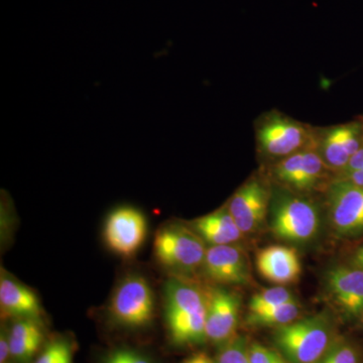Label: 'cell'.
Returning a JSON list of instances; mask_svg holds the SVG:
<instances>
[{
  "label": "cell",
  "mask_w": 363,
  "mask_h": 363,
  "mask_svg": "<svg viewBox=\"0 0 363 363\" xmlns=\"http://www.w3.org/2000/svg\"><path fill=\"white\" fill-rule=\"evenodd\" d=\"M192 229L210 245H233L243 235L227 205L196 219Z\"/></svg>",
  "instance_id": "e0dca14e"
},
{
  "label": "cell",
  "mask_w": 363,
  "mask_h": 363,
  "mask_svg": "<svg viewBox=\"0 0 363 363\" xmlns=\"http://www.w3.org/2000/svg\"><path fill=\"white\" fill-rule=\"evenodd\" d=\"M293 300H295L293 294L285 286H278L267 289L252 296L250 302V314L267 311Z\"/></svg>",
  "instance_id": "ffe728a7"
},
{
  "label": "cell",
  "mask_w": 363,
  "mask_h": 363,
  "mask_svg": "<svg viewBox=\"0 0 363 363\" xmlns=\"http://www.w3.org/2000/svg\"><path fill=\"white\" fill-rule=\"evenodd\" d=\"M11 357L18 362H28L42 347L44 328L39 320L18 319L9 332Z\"/></svg>",
  "instance_id": "ac0fdd59"
},
{
  "label": "cell",
  "mask_w": 363,
  "mask_h": 363,
  "mask_svg": "<svg viewBox=\"0 0 363 363\" xmlns=\"http://www.w3.org/2000/svg\"><path fill=\"white\" fill-rule=\"evenodd\" d=\"M206 294V338L213 343H226L235 334L240 298L220 286L210 288Z\"/></svg>",
  "instance_id": "7c38bea8"
},
{
  "label": "cell",
  "mask_w": 363,
  "mask_h": 363,
  "mask_svg": "<svg viewBox=\"0 0 363 363\" xmlns=\"http://www.w3.org/2000/svg\"><path fill=\"white\" fill-rule=\"evenodd\" d=\"M362 123H363V121H362Z\"/></svg>",
  "instance_id": "1f68e13d"
},
{
  "label": "cell",
  "mask_w": 363,
  "mask_h": 363,
  "mask_svg": "<svg viewBox=\"0 0 363 363\" xmlns=\"http://www.w3.org/2000/svg\"><path fill=\"white\" fill-rule=\"evenodd\" d=\"M257 266L264 279L279 286L296 283L302 274L297 252L284 245H271L259 250Z\"/></svg>",
  "instance_id": "2e32d148"
},
{
  "label": "cell",
  "mask_w": 363,
  "mask_h": 363,
  "mask_svg": "<svg viewBox=\"0 0 363 363\" xmlns=\"http://www.w3.org/2000/svg\"><path fill=\"white\" fill-rule=\"evenodd\" d=\"M4 363H7V362H4Z\"/></svg>",
  "instance_id": "4dcf8cb0"
},
{
  "label": "cell",
  "mask_w": 363,
  "mask_h": 363,
  "mask_svg": "<svg viewBox=\"0 0 363 363\" xmlns=\"http://www.w3.org/2000/svg\"><path fill=\"white\" fill-rule=\"evenodd\" d=\"M300 305L298 301L293 300L267 311L248 314L247 323L250 326L278 327L292 323L300 314Z\"/></svg>",
  "instance_id": "d6986e66"
},
{
  "label": "cell",
  "mask_w": 363,
  "mask_h": 363,
  "mask_svg": "<svg viewBox=\"0 0 363 363\" xmlns=\"http://www.w3.org/2000/svg\"><path fill=\"white\" fill-rule=\"evenodd\" d=\"M351 266L363 269V245L357 248V252L353 253L351 257Z\"/></svg>",
  "instance_id": "f1b7e54d"
},
{
  "label": "cell",
  "mask_w": 363,
  "mask_h": 363,
  "mask_svg": "<svg viewBox=\"0 0 363 363\" xmlns=\"http://www.w3.org/2000/svg\"><path fill=\"white\" fill-rule=\"evenodd\" d=\"M0 309L2 317L42 319L44 311L37 294L25 284L9 276L4 269L0 279Z\"/></svg>",
  "instance_id": "9a60e30c"
},
{
  "label": "cell",
  "mask_w": 363,
  "mask_h": 363,
  "mask_svg": "<svg viewBox=\"0 0 363 363\" xmlns=\"http://www.w3.org/2000/svg\"><path fill=\"white\" fill-rule=\"evenodd\" d=\"M248 347L247 338L234 336L226 343L222 344L217 354L216 363H252Z\"/></svg>",
  "instance_id": "7402d4cb"
},
{
  "label": "cell",
  "mask_w": 363,
  "mask_h": 363,
  "mask_svg": "<svg viewBox=\"0 0 363 363\" xmlns=\"http://www.w3.org/2000/svg\"><path fill=\"white\" fill-rule=\"evenodd\" d=\"M327 201L332 228L338 235H363V187L337 178L329 186Z\"/></svg>",
  "instance_id": "ba28073f"
},
{
  "label": "cell",
  "mask_w": 363,
  "mask_h": 363,
  "mask_svg": "<svg viewBox=\"0 0 363 363\" xmlns=\"http://www.w3.org/2000/svg\"><path fill=\"white\" fill-rule=\"evenodd\" d=\"M104 363H152L147 355L133 348H117L111 351Z\"/></svg>",
  "instance_id": "d4e9b609"
},
{
  "label": "cell",
  "mask_w": 363,
  "mask_h": 363,
  "mask_svg": "<svg viewBox=\"0 0 363 363\" xmlns=\"http://www.w3.org/2000/svg\"><path fill=\"white\" fill-rule=\"evenodd\" d=\"M201 269L208 279L219 285H247L252 279L247 255L233 245H210Z\"/></svg>",
  "instance_id": "8fae6325"
},
{
  "label": "cell",
  "mask_w": 363,
  "mask_h": 363,
  "mask_svg": "<svg viewBox=\"0 0 363 363\" xmlns=\"http://www.w3.org/2000/svg\"><path fill=\"white\" fill-rule=\"evenodd\" d=\"M9 357H11V348H9V333L2 330L0 336V362H6Z\"/></svg>",
  "instance_id": "4316f807"
},
{
  "label": "cell",
  "mask_w": 363,
  "mask_h": 363,
  "mask_svg": "<svg viewBox=\"0 0 363 363\" xmlns=\"http://www.w3.org/2000/svg\"><path fill=\"white\" fill-rule=\"evenodd\" d=\"M107 310L117 326L133 330L150 326L156 311V300L150 281L140 274L125 277L112 294Z\"/></svg>",
  "instance_id": "277c9868"
},
{
  "label": "cell",
  "mask_w": 363,
  "mask_h": 363,
  "mask_svg": "<svg viewBox=\"0 0 363 363\" xmlns=\"http://www.w3.org/2000/svg\"><path fill=\"white\" fill-rule=\"evenodd\" d=\"M147 235V217L138 208L117 207L105 220V243L112 252L123 259H133L145 245Z\"/></svg>",
  "instance_id": "52a82bcc"
},
{
  "label": "cell",
  "mask_w": 363,
  "mask_h": 363,
  "mask_svg": "<svg viewBox=\"0 0 363 363\" xmlns=\"http://www.w3.org/2000/svg\"><path fill=\"white\" fill-rule=\"evenodd\" d=\"M329 298L350 319L363 317V269L332 267L325 276Z\"/></svg>",
  "instance_id": "5bb4252c"
},
{
  "label": "cell",
  "mask_w": 363,
  "mask_h": 363,
  "mask_svg": "<svg viewBox=\"0 0 363 363\" xmlns=\"http://www.w3.org/2000/svg\"><path fill=\"white\" fill-rule=\"evenodd\" d=\"M248 353L252 363H292L277 351L269 350L259 343L250 344Z\"/></svg>",
  "instance_id": "cb8c5ba5"
},
{
  "label": "cell",
  "mask_w": 363,
  "mask_h": 363,
  "mask_svg": "<svg viewBox=\"0 0 363 363\" xmlns=\"http://www.w3.org/2000/svg\"><path fill=\"white\" fill-rule=\"evenodd\" d=\"M257 140L262 154L281 160L316 147V130L281 112H269L257 124Z\"/></svg>",
  "instance_id": "5b68a950"
},
{
  "label": "cell",
  "mask_w": 363,
  "mask_h": 363,
  "mask_svg": "<svg viewBox=\"0 0 363 363\" xmlns=\"http://www.w3.org/2000/svg\"><path fill=\"white\" fill-rule=\"evenodd\" d=\"M338 178L344 179L351 182V183L355 184V185L363 187V169L362 171H353L350 173H342Z\"/></svg>",
  "instance_id": "83f0119b"
},
{
  "label": "cell",
  "mask_w": 363,
  "mask_h": 363,
  "mask_svg": "<svg viewBox=\"0 0 363 363\" xmlns=\"http://www.w3.org/2000/svg\"><path fill=\"white\" fill-rule=\"evenodd\" d=\"M183 363H215L213 360L211 359L207 354L205 353H197V354L193 355L190 358H188L187 360H185Z\"/></svg>",
  "instance_id": "f546056e"
},
{
  "label": "cell",
  "mask_w": 363,
  "mask_h": 363,
  "mask_svg": "<svg viewBox=\"0 0 363 363\" xmlns=\"http://www.w3.org/2000/svg\"><path fill=\"white\" fill-rule=\"evenodd\" d=\"M73 346L68 339H55L48 344L33 363H73Z\"/></svg>",
  "instance_id": "44dd1931"
},
{
  "label": "cell",
  "mask_w": 363,
  "mask_h": 363,
  "mask_svg": "<svg viewBox=\"0 0 363 363\" xmlns=\"http://www.w3.org/2000/svg\"><path fill=\"white\" fill-rule=\"evenodd\" d=\"M317 363H360L359 353L352 344L344 339L336 338Z\"/></svg>",
  "instance_id": "603a6c76"
},
{
  "label": "cell",
  "mask_w": 363,
  "mask_h": 363,
  "mask_svg": "<svg viewBox=\"0 0 363 363\" xmlns=\"http://www.w3.org/2000/svg\"><path fill=\"white\" fill-rule=\"evenodd\" d=\"M164 310L173 343L192 345L206 340V291L187 278L173 276L164 284Z\"/></svg>",
  "instance_id": "6da1fadb"
},
{
  "label": "cell",
  "mask_w": 363,
  "mask_h": 363,
  "mask_svg": "<svg viewBox=\"0 0 363 363\" xmlns=\"http://www.w3.org/2000/svg\"><path fill=\"white\" fill-rule=\"evenodd\" d=\"M363 145L362 121L316 131V150L330 169L343 171Z\"/></svg>",
  "instance_id": "9c48e42d"
},
{
  "label": "cell",
  "mask_w": 363,
  "mask_h": 363,
  "mask_svg": "<svg viewBox=\"0 0 363 363\" xmlns=\"http://www.w3.org/2000/svg\"><path fill=\"white\" fill-rule=\"evenodd\" d=\"M333 326L326 315H317L278 327L274 340L292 363H317L334 341Z\"/></svg>",
  "instance_id": "7a4b0ae2"
},
{
  "label": "cell",
  "mask_w": 363,
  "mask_h": 363,
  "mask_svg": "<svg viewBox=\"0 0 363 363\" xmlns=\"http://www.w3.org/2000/svg\"><path fill=\"white\" fill-rule=\"evenodd\" d=\"M206 252L205 241L192 228L182 224H167L155 236V257L174 276L187 278L202 269Z\"/></svg>",
  "instance_id": "3957f363"
},
{
  "label": "cell",
  "mask_w": 363,
  "mask_h": 363,
  "mask_svg": "<svg viewBox=\"0 0 363 363\" xmlns=\"http://www.w3.org/2000/svg\"><path fill=\"white\" fill-rule=\"evenodd\" d=\"M319 227V213L309 200L288 192H279L272 200L269 228L279 240L306 243L317 235Z\"/></svg>",
  "instance_id": "8992f818"
},
{
  "label": "cell",
  "mask_w": 363,
  "mask_h": 363,
  "mask_svg": "<svg viewBox=\"0 0 363 363\" xmlns=\"http://www.w3.org/2000/svg\"><path fill=\"white\" fill-rule=\"evenodd\" d=\"M327 169H330L316 147H309L279 160L272 168V174L279 183L303 192L316 188Z\"/></svg>",
  "instance_id": "30bf717a"
},
{
  "label": "cell",
  "mask_w": 363,
  "mask_h": 363,
  "mask_svg": "<svg viewBox=\"0 0 363 363\" xmlns=\"http://www.w3.org/2000/svg\"><path fill=\"white\" fill-rule=\"evenodd\" d=\"M269 192L264 182L252 178L231 197L227 208L243 234L252 233L262 225L269 210Z\"/></svg>",
  "instance_id": "4fadbf2b"
},
{
  "label": "cell",
  "mask_w": 363,
  "mask_h": 363,
  "mask_svg": "<svg viewBox=\"0 0 363 363\" xmlns=\"http://www.w3.org/2000/svg\"><path fill=\"white\" fill-rule=\"evenodd\" d=\"M362 169H363V145L362 149L358 150L357 154L351 157L347 166H346L343 171L340 172V174L350 173V172L353 171H362Z\"/></svg>",
  "instance_id": "484cf974"
}]
</instances>
